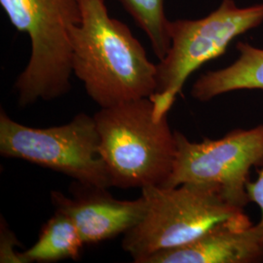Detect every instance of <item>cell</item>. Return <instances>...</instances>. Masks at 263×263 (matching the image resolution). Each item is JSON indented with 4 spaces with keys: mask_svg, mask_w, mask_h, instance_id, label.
<instances>
[{
    "mask_svg": "<svg viewBox=\"0 0 263 263\" xmlns=\"http://www.w3.org/2000/svg\"><path fill=\"white\" fill-rule=\"evenodd\" d=\"M11 24L28 35L31 54L18 76V104L52 101L71 88L72 47L69 28L82 19L79 0H0Z\"/></svg>",
    "mask_w": 263,
    "mask_h": 263,
    "instance_id": "277c9868",
    "label": "cell"
},
{
    "mask_svg": "<svg viewBox=\"0 0 263 263\" xmlns=\"http://www.w3.org/2000/svg\"><path fill=\"white\" fill-rule=\"evenodd\" d=\"M76 190L67 197L60 191L51 192L56 211L68 216L80 232L85 245L99 244L127 233L144 216L143 196L136 200H119L108 188L83 185L76 182Z\"/></svg>",
    "mask_w": 263,
    "mask_h": 263,
    "instance_id": "ba28073f",
    "label": "cell"
},
{
    "mask_svg": "<svg viewBox=\"0 0 263 263\" xmlns=\"http://www.w3.org/2000/svg\"><path fill=\"white\" fill-rule=\"evenodd\" d=\"M177 156L168 181L162 185L207 183L220 188L227 201L245 208L247 185L254 166L263 165V124L235 129L218 140L192 141L175 131Z\"/></svg>",
    "mask_w": 263,
    "mask_h": 263,
    "instance_id": "52a82bcc",
    "label": "cell"
},
{
    "mask_svg": "<svg viewBox=\"0 0 263 263\" xmlns=\"http://www.w3.org/2000/svg\"><path fill=\"white\" fill-rule=\"evenodd\" d=\"M141 196L146 203L144 216L122 241L123 250L136 263L191 243L221 223L250 219L244 208L227 201L215 184L153 185L142 188Z\"/></svg>",
    "mask_w": 263,
    "mask_h": 263,
    "instance_id": "3957f363",
    "label": "cell"
},
{
    "mask_svg": "<svg viewBox=\"0 0 263 263\" xmlns=\"http://www.w3.org/2000/svg\"><path fill=\"white\" fill-rule=\"evenodd\" d=\"M82 19L69 28L72 72L101 108L151 98L157 65L124 23L113 19L104 0H79Z\"/></svg>",
    "mask_w": 263,
    "mask_h": 263,
    "instance_id": "6da1fadb",
    "label": "cell"
},
{
    "mask_svg": "<svg viewBox=\"0 0 263 263\" xmlns=\"http://www.w3.org/2000/svg\"><path fill=\"white\" fill-rule=\"evenodd\" d=\"M263 236L251 219L221 223L196 240L152 254L143 263H261Z\"/></svg>",
    "mask_w": 263,
    "mask_h": 263,
    "instance_id": "9c48e42d",
    "label": "cell"
},
{
    "mask_svg": "<svg viewBox=\"0 0 263 263\" xmlns=\"http://www.w3.org/2000/svg\"><path fill=\"white\" fill-rule=\"evenodd\" d=\"M262 23L263 3L238 7L234 0H222L202 19L170 21L171 47L157 64V88L151 97L155 118L168 115L195 70L223 55L236 37Z\"/></svg>",
    "mask_w": 263,
    "mask_h": 263,
    "instance_id": "5b68a950",
    "label": "cell"
},
{
    "mask_svg": "<svg viewBox=\"0 0 263 263\" xmlns=\"http://www.w3.org/2000/svg\"><path fill=\"white\" fill-rule=\"evenodd\" d=\"M249 201L254 203L260 212L259 221L256 226L260 229L263 236V167L258 171L257 178L254 181H249L247 185Z\"/></svg>",
    "mask_w": 263,
    "mask_h": 263,
    "instance_id": "5bb4252c",
    "label": "cell"
},
{
    "mask_svg": "<svg viewBox=\"0 0 263 263\" xmlns=\"http://www.w3.org/2000/svg\"><path fill=\"white\" fill-rule=\"evenodd\" d=\"M239 53L234 63L226 67L210 70L194 82L191 97L201 103L240 90H263V49L239 41Z\"/></svg>",
    "mask_w": 263,
    "mask_h": 263,
    "instance_id": "30bf717a",
    "label": "cell"
},
{
    "mask_svg": "<svg viewBox=\"0 0 263 263\" xmlns=\"http://www.w3.org/2000/svg\"><path fill=\"white\" fill-rule=\"evenodd\" d=\"M19 245L15 234L2 219L0 227V262L26 263L23 253H18L15 249Z\"/></svg>",
    "mask_w": 263,
    "mask_h": 263,
    "instance_id": "4fadbf2b",
    "label": "cell"
},
{
    "mask_svg": "<svg viewBox=\"0 0 263 263\" xmlns=\"http://www.w3.org/2000/svg\"><path fill=\"white\" fill-rule=\"evenodd\" d=\"M84 245L74 222L62 212L56 211L42 226L37 241L23 252V255L26 263L77 260L81 256Z\"/></svg>",
    "mask_w": 263,
    "mask_h": 263,
    "instance_id": "8fae6325",
    "label": "cell"
},
{
    "mask_svg": "<svg viewBox=\"0 0 263 263\" xmlns=\"http://www.w3.org/2000/svg\"><path fill=\"white\" fill-rule=\"evenodd\" d=\"M0 154L64 174L83 185L111 187L100 155L94 116L78 113L70 122L33 128L0 112Z\"/></svg>",
    "mask_w": 263,
    "mask_h": 263,
    "instance_id": "8992f818",
    "label": "cell"
},
{
    "mask_svg": "<svg viewBox=\"0 0 263 263\" xmlns=\"http://www.w3.org/2000/svg\"><path fill=\"white\" fill-rule=\"evenodd\" d=\"M100 155L111 187L164 185L177 156L168 115L156 119L151 98L101 108L95 113Z\"/></svg>",
    "mask_w": 263,
    "mask_h": 263,
    "instance_id": "7a4b0ae2",
    "label": "cell"
},
{
    "mask_svg": "<svg viewBox=\"0 0 263 263\" xmlns=\"http://www.w3.org/2000/svg\"><path fill=\"white\" fill-rule=\"evenodd\" d=\"M136 24L145 32L155 56L163 60L171 47L170 21L164 10V0H119Z\"/></svg>",
    "mask_w": 263,
    "mask_h": 263,
    "instance_id": "7c38bea8",
    "label": "cell"
}]
</instances>
